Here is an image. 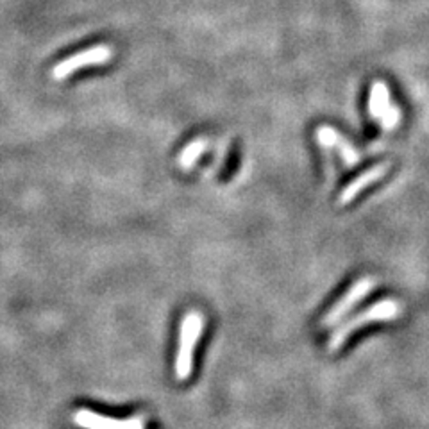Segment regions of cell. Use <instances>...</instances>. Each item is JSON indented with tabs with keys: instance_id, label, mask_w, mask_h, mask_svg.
Masks as SVG:
<instances>
[{
	"instance_id": "1",
	"label": "cell",
	"mask_w": 429,
	"mask_h": 429,
	"mask_svg": "<svg viewBox=\"0 0 429 429\" xmlns=\"http://www.w3.org/2000/svg\"><path fill=\"white\" fill-rule=\"evenodd\" d=\"M399 313H401V304L395 299H383L379 301V303L372 304V306H369L367 310L359 311L358 315H355L352 319L343 322L338 329H335V333L331 335L329 342H327V350H329V352H336L355 331L362 329L367 324L395 320L399 317Z\"/></svg>"
},
{
	"instance_id": "2",
	"label": "cell",
	"mask_w": 429,
	"mask_h": 429,
	"mask_svg": "<svg viewBox=\"0 0 429 429\" xmlns=\"http://www.w3.org/2000/svg\"><path fill=\"white\" fill-rule=\"evenodd\" d=\"M204 329V317L199 311H188L181 320L179 329V347L176 355V378L186 381L193 370V352Z\"/></svg>"
},
{
	"instance_id": "3",
	"label": "cell",
	"mask_w": 429,
	"mask_h": 429,
	"mask_svg": "<svg viewBox=\"0 0 429 429\" xmlns=\"http://www.w3.org/2000/svg\"><path fill=\"white\" fill-rule=\"evenodd\" d=\"M113 55V48L110 45H95V47L86 48V51H81L77 54L68 55L67 60H63L61 63L55 65L52 68V77L55 81H63L67 77H70L72 74H75L81 68L86 67H97V65H106Z\"/></svg>"
},
{
	"instance_id": "4",
	"label": "cell",
	"mask_w": 429,
	"mask_h": 429,
	"mask_svg": "<svg viewBox=\"0 0 429 429\" xmlns=\"http://www.w3.org/2000/svg\"><path fill=\"white\" fill-rule=\"evenodd\" d=\"M374 284L376 279H372V277H362V279L356 281V283L349 288V291H347L345 296H343L342 299H340L338 303H336L335 306L331 308L326 315H324L320 326L331 327L335 326V324H338L340 320H342L343 317H345L347 313L359 303V301L365 299V297L369 296L370 291H372V288H374Z\"/></svg>"
},
{
	"instance_id": "5",
	"label": "cell",
	"mask_w": 429,
	"mask_h": 429,
	"mask_svg": "<svg viewBox=\"0 0 429 429\" xmlns=\"http://www.w3.org/2000/svg\"><path fill=\"white\" fill-rule=\"evenodd\" d=\"M74 424L81 429H145V418L142 415L131 418H111L95 414L91 409H77Z\"/></svg>"
},
{
	"instance_id": "6",
	"label": "cell",
	"mask_w": 429,
	"mask_h": 429,
	"mask_svg": "<svg viewBox=\"0 0 429 429\" xmlns=\"http://www.w3.org/2000/svg\"><path fill=\"white\" fill-rule=\"evenodd\" d=\"M388 170H390V163H378V165L370 166V169H367L365 172L356 176V178L342 190V193H340L338 197V204L340 206L350 204V202L355 201L363 190H367L369 186L374 185V183L381 181L386 173H388Z\"/></svg>"
},
{
	"instance_id": "7",
	"label": "cell",
	"mask_w": 429,
	"mask_h": 429,
	"mask_svg": "<svg viewBox=\"0 0 429 429\" xmlns=\"http://www.w3.org/2000/svg\"><path fill=\"white\" fill-rule=\"evenodd\" d=\"M390 90L388 84L383 83V81H376L370 86V97H369V113L370 119L378 120L381 119L385 111L390 107Z\"/></svg>"
},
{
	"instance_id": "8",
	"label": "cell",
	"mask_w": 429,
	"mask_h": 429,
	"mask_svg": "<svg viewBox=\"0 0 429 429\" xmlns=\"http://www.w3.org/2000/svg\"><path fill=\"white\" fill-rule=\"evenodd\" d=\"M206 150H208V140L195 138L193 142H190L181 152H179V158H178L179 166H181L183 170H190L199 161V158H201Z\"/></svg>"
},
{
	"instance_id": "9",
	"label": "cell",
	"mask_w": 429,
	"mask_h": 429,
	"mask_svg": "<svg viewBox=\"0 0 429 429\" xmlns=\"http://www.w3.org/2000/svg\"><path fill=\"white\" fill-rule=\"evenodd\" d=\"M336 150H338L340 154V159L343 161V165L347 166V169H352V166H356L359 163V152L352 147V143L349 142V140H345L342 136V138L338 140V143H336L335 147Z\"/></svg>"
},
{
	"instance_id": "10",
	"label": "cell",
	"mask_w": 429,
	"mask_h": 429,
	"mask_svg": "<svg viewBox=\"0 0 429 429\" xmlns=\"http://www.w3.org/2000/svg\"><path fill=\"white\" fill-rule=\"evenodd\" d=\"M340 138H342V134L335 127L320 126L317 129V140H319L320 147H324V149H335Z\"/></svg>"
},
{
	"instance_id": "11",
	"label": "cell",
	"mask_w": 429,
	"mask_h": 429,
	"mask_svg": "<svg viewBox=\"0 0 429 429\" xmlns=\"http://www.w3.org/2000/svg\"><path fill=\"white\" fill-rule=\"evenodd\" d=\"M401 110H399L395 104H390L388 110H386L385 114L379 119V126H381L383 131H394L395 127L401 124Z\"/></svg>"
}]
</instances>
